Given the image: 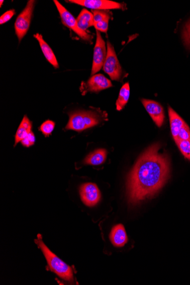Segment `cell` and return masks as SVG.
<instances>
[{"label": "cell", "mask_w": 190, "mask_h": 285, "mask_svg": "<svg viewBox=\"0 0 190 285\" xmlns=\"http://www.w3.org/2000/svg\"><path fill=\"white\" fill-rule=\"evenodd\" d=\"M34 38L37 39V40L40 44L43 54L45 55V58L52 66L55 68H59V64L56 58L54 52L51 49V47L48 44H47L46 41L43 38L41 34L37 33L34 36Z\"/></svg>", "instance_id": "5bb4252c"}, {"label": "cell", "mask_w": 190, "mask_h": 285, "mask_svg": "<svg viewBox=\"0 0 190 285\" xmlns=\"http://www.w3.org/2000/svg\"><path fill=\"white\" fill-rule=\"evenodd\" d=\"M141 102L153 122L157 127H161L165 120V114L162 106L156 102L147 99H142Z\"/></svg>", "instance_id": "8fae6325"}, {"label": "cell", "mask_w": 190, "mask_h": 285, "mask_svg": "<svg viewBox=\"0 0 190 285\" xmlns=\"http://www.w3.org/2000/svg\"><path fill=\"white\" fill-rule=\"evenodd\" d=\"M129 97H130V87L129 83H125L119 92V98L116 101V109L120 111L124 109L128 102Z\"/></svg>", "instance_id": "ac0fdd59"}, {"label": "cell", "mask_w": 190, "mask_h": 285, "mask_svg": "<svg viewBox=\"0 0 190 285\" xmlns=\"http://www.w3.org/2000/svg\"><path fill=\"white\" fill-rule=\"evenodd\" d=\"M77 26L79 28L87 32V30L90 27L94 25L93 15L92 13L90 12L87 10H82L78 17L76 19Z\"/></svg>", "instance_id": "2e32d148"}, {"label": "cell", "mask_w": 190, "mask_h": 285, "mask_svg": "<svg viewBox=\"0 0 190 285\" xmlns=\"http://www.w3.org/2000/svg\"><path fill=\"white\" fill-rule=\"evenodd\" d=\"M176 144L184 157L190 161V140H179Z\"/></svg>", "instance_id": "ffe728a7"}, {"label": "cell", "mask_w": 190, "mask_h": 285, "mask_svg": "<svg viewBox=\"0 0 190 285\" xmlns=\"http://www.w3.org/2000/svg\"><path fill=\"white\" fill-rule=\"evenodd\" d=\"M179 140H190V129L186 123L184 124L179 133Z\"/></svg>", "instance_id": "7402d4cb"}, {"label": "cell", "mask_w": 190, "mask_h": 285, "mask_svg": "<svg viewBox=\"0 0 190 285\" xmlns=\"http://www.w3.org/2000/svg\"><path fill=\"white\" fill-rule=\"evenodd\" d=\"M110 240L116 247H122L127 243L128 237L123 224H118L112 229Z\"/></svg>", "instance_id": "7c38bea8"}, {"label": "cell", "mask_w": 190, "mask_h": 285, "mask_svg": "<svg viewBox=\"0 0 190 285\" xmlns=\"http://www.w3.org/2000/svg\"><path fill=\"white\" fill-rule=\"evenodd\" d=\"M184 44L190 49V21L185 25L183 32Z\"/></svg>", "instance_id": "603a6c76"}, {"label": "cell", "mask_w": 190, "mask_h": 285, "mask_svg": "<svg viewBox=\"0 0 190 285\" xmlns=\"http://www.w3.org/2000/svg\"><path fill=\"white\" fill-rule=\"evenodd\" d=\"M32 124L27 116H24L16 134L15 145L19 143L32 132Z\"/></svg>", "instance_id": "e0dca14e"}, {"label": "cell", "mask_w": 190, "mask_h": 285, "mask_svg": "<svg viewBox=\"0 0 190 285\" xmlns=\"http://www.w3.org/2000/svg\"><path fill=\"white\" fill-rule=\"evenodd\" d=\"M107 156V151L105 149H98L89 153L85 158L83 163L84 165L92 166L101 165L105 163Z\"/></svg>", "instance_id": "9a60e30c"}, {"label": "cell", "mask_w": 190, "mask_h": 285, "mask_svg": "<svg viewBox=\"0 0 190 285\" xmlns=\"http://www.w3.org/2000/svg\"><path fill=\"white\" fill-rule=\"evenodd\" d=\"M92 13L93 15L94 24L110 20L111 17V14L109 11L92 10Z\"/></svg>", "instance_id": "d6986e66"}, {"label": "cell", "mask_w": 190, "mask_h": 285, "mask_svg": "<svg viewBox=\"0 0 190 285\" xmlns=\"http://www.w3.org/2000/svg\"><path fill=\"white\" fill-rule=\"evenodd\" d=\"M36 2L34 0L28 1L27 6L17 17L15 24V28L19 42L23 40L28 32Z\"/></svg>", "instance_id": "5b68a950"}, {"label": "cell", "mask_w": 190, "mask_h": 285, "mask_svg": "<svg viewBox=\"0 0 190 285\" xmlns=\"http://www.w3.org/2000/svg\"><path fill=\"white\" fill-rule=\"evenodd\" d=\"M107 50L106 42L103 40L100 32L97 30V41L93 50V63L91 75L100 71L105 62Z\"/></svg>", "instance_id": "ba28073f"}, {"label": "cell", "mask_w": 190, "mask_h": 285, "mask_svg": "<svg viewBox=\"0 0 190 285\" xmlns=\"http://www.w3.org/2000/svg\"><path fill=\"white\" fill-rule=\"evenodd\" d=\"M35 242L39 248L41 249L43 254H44L50 269L54 272L59 277L66 281L72 282L73 274L71 267L51 251L42 241L41 235H38Z\"/></svg>", "instance_id": "3957f363"}, {"label": "cell", "mask_w": 190, "mask_h": 285, "mask_svg": "<svg viewBox=\"0 0 190 285\" xmlns=\"http://www.w3.org/2000/svg\"><path fill=\"white\" fill-rule=\"evenodd\" d=\"M56 7L59 13L60 18H61L62 23L69 29L74 32L77 36H79L83 40L91 42L93 37L88 33L82 31L78 26H77L76 19L74 18L70 12L66 10L61 4L57 0L54 1Z\"/></svg>", "instance_id": "8992f818"}, {"label": "cell", "mask_w": 190, "mask_h": 285, "mask_svg": "<svg viewBox=\"0 0 190 285\" xmlns=\"http://www.w3.org/2000/svg\"><path fill=\"white\" fill-rule=\"evenodd\" d=\"M15 14L16 12L15 10L7 11L0 17V24L3 25L7 23Z\"/></svg>", "instance_id": "d4e9b609"}, {"label": "cell", "mask_w": 190, "mask_h": 285, "mask_svg": "<svg viewBox=\"0 0 190 285\" xmlns=\"http://www.w3.org/2000/svg\"><path fill=\"white\" fill-rule=\"evenodd\" d=\"M79 193L82 202L88 207L96 206L101 200V192L96 184L86 183L82 184Z\"/></svg>", "instance_id": "9c48e42d"}, {"label": "cell", "mask_w": 190, "mask_h": 285, "mask_svg": "<svg viewBox=\"0 0 190 285\" xmlns=\"http://www.w3.org/2000/svg\"><path fill=\"white\" fill-rule=\"evenodd\" d=\"M107 54L103 70L110 76L113 80L119 81L123 74L122 68L121 67L117 55L110 42H107Z\"/></svg>", "instance_id": "277c9868"}, {"label": "cell", "mask_w": 190, "mask_h": 285, "mask_svg": "<svg viewBox=\"0 0 190 285\" xmlns=\"http://www.w3.org/2000/svg\"><path fill=\"white\" fill-rule=\"evenodd\" d=\"M168 115H169L171 134L176 143L178 141L179 133L185 123L170 107H168Z\"/></svg>", "instance_id": "4fadbf2b"}, {"label": "cell", "mask_w": 190, "mask_h": 285, "mask_svg": "<svg viewBox=\"0 0 190 285\" xmlns=\"http://www.w3.org/2000/svg\"><path fill=\"white\" fill-rule=\"evenodd\" d=\"M107 115L99 111H77L70 115V119L66 127L68 130L81 132L85 129L97 126Z\"/></svg>", "instance_id": "7a4b0ae2"}, {"label": "cell", "mask_w": 190, "mask_h": 285, "mask_svg": "<svg viewBox=\"0 0 190 285\" xmlns=\"http://www.w3.org/2000/svg\"><path fill=\"white\" fill-rule=\"evenodd\" d=\"M160 148L158 143L149 147L129 174L127 195L131 205L154 197L169 178L170 158L167 154L159 152Z\"/></svg>", "instance_id": "6da1fadb"}, {"label": "cell", "mask_w": 190, "mask_h": 285, "mask_svg": "<svg viewBox=\"0 0 190 285\" xmlns=\"http://www.w3.org/2000/svg\"><path fill=\"white\" fill-rule=\"evenodd\" d=\"M112 87L111 80L102 74L93 75L86 83L81 86L83 92L98 93L104 89Z\"/></svg>", "instance_id": "30bf717a"}, {"label": "cell", "mask_w": 190, "mask_h": 285, "mask_svg": "<svg viewBox=\"0 0 190 285\" xmlns=\"http://www.w3.org/2000/svg\"><path fill=\"white\" fill-rule=\"evenodd\" d=\"M55 125L54 122H52L51 120H47L41 125L40 128V131H41L46 137H49L51 135L52 132H53Z\"/></svg>", "instance_id": "44dd1931"}, {"label": "cell", "mask_w": 190, "mask_h": 285, "mask_svg": "<svg viewBox=\"0 0 190 285\" xmlns=\"http://www.w3.org/2000/svg\"><path fill=\"white\" fill-rule=\"evenodd\" d=\"M36 137L34 136L33 132L32 131L29 133V135L25 138L24 140L21 141V144L25 147L31 146L35 143Z\"/></svg>", "instance_id": "cb8c5ba5"}, {"label": "cell", "mask_w": 190, "mask_h": 285, "mask_svg": "<svg viewBox=\"0 0 190 285\" xmlns=\"http://www.w3.org/2000/svg\"><path fill=\"white\" fill-rule=\"evenodd\" d=\"M0 2H1V5H0V6H1V7H2V5H3V3L4 2L3 1V0H2V1Z\"/></svg>", "instance_id": "484cf974"}, {"label": "cell", "mask_w": 190, "mask_h": 285, "mask_svg": "<svg viewBox=\"0 0 190 285\" xmlns=\"http://www.w3.org/2000/svg\"><path fill=\"white\" fill-rule=\"evenodd\" d=\"M66 2L91 9L92 10H124L125 8H126V6L124 4L109 1V0H68Z\"/></svg>", "instance_id": "52a82bcc"}]
</instances>
